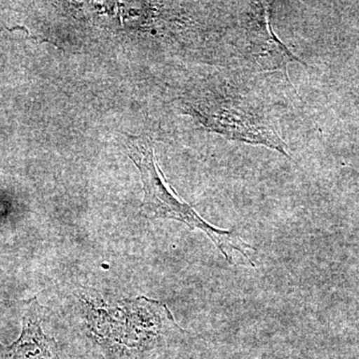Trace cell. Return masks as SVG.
<instances>
[{
  "label": "cell",
  "mask_w": 359,
  "mask_h": 359,
  "mask_svg": "<svg viewBox=\"0 0 359 359\" xmlns=\"http://www.w3.org/2000/svg\"><path fill=\"white\" fill-rule=\"evenodd\" d=\"M127 152L138 168L143 183L144 200L142 212L149 219H175L193 230H200L209 237L229 264H233V252L248 259L252 266L249 250L254 248L233 231L221 230L208 223L190 205L180 199L167 183L155 159L153 142L145 135L126 137Z\"/></svg>",
  "instance_id": "1"
},
{
  "label": "cell",
  "mask_w": 359,
  "mask_h": 359,
  "mask_svg": "<svg viewBox=\"0 0 359 359\" xmlns=\"http://www.w3.org/2000/svg\"><path fill=\"white\" fill-rule=\"evenodd\" d=\"M194 112L208 129L224 138L266 146L290 157L287 144L269 116L245 97L224 89L208 96Z\"/></svg>",
  "instance_id": "2"
},
{
  "label": "cell",
  "mask_w": 359,
  "mask_h": 359,
  "mask_svg": "<svg viewBox=\"0 0 359 359\" xmlns=\"http://www.w3.org/2000/svg\"><path fill=\"white\" fill-rule=\"evenodd\" d=\"M1 359H59L53 339L42 332L37 311L28 309L23 320V330L18 341L0 348Z\"/></svg>",
  "instance_id": "3"
}]
</instances>
